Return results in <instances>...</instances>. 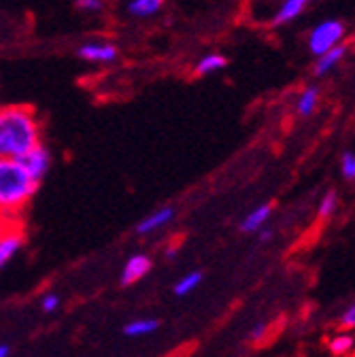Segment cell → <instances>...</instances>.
Returning a JSON list of instances; mask_svg holds the SVG:
<instances>
[{
	"label": "cell",
	"mask_w": 355,
	"mask_h": 357,
	"mask_svg": "<svg viewBox=\"0 0 355 357\" xmlns=\"http://www.w3.org/2000/svg\"><path fill=\"white\" fill-rule=\"evenodd\" d=\"M43 143V130L34 109L24 105L0 107V160H20Z\"/></svg>",
	"instance_id": "6da1fadb"
},
{
	"label": "cell",
	"mask_w": 355,
	"mask_h": 357,
	"mask_svg": "<svg viewBox=\"0 0 355 357\" xmlns=\"http://www.w3.org/2000/svg\"><path fill=\"white\" fill-rule=\"evenodd\" d=\"M38 192V183L17 160H0V219L20 215Z\"/></svg>",
	"instance_id": "7a4b0ae2"
},
{
	"label": "cell",
	"mask_w": 355,
	"mask_h": 357,
	"mask_svg": "<svg viewBox=\"0 0 355 357\" xmlns=\"http://www.w3.org/2000/svg\"><path fill=\"white\" fill-rule=\"evenodd\" d=\"M345 36H347V26L342 20H336V17L324 20L308 32V38H306L308 52L317 58V56L338 47V45H342Z\"/></svg>",
	"instance_id": "3957f363"
},
{
	"label": "cell",
	"mask_w": 355,
	"mask_h": 357,
	"mask_svg": "<svg viewBox=\"0 0 355 357\" xmlns=\"http://www.w3.org/2000/svg\"><path fill=\"white\" fill-rule=\"evenodd\" d=\"M17 162L22 164V168L34 178V181L40 185V181L47 176V172H50V168H52V164H54V158H52L50 147L40 143V145H36L34 149H30L26 155H22Z\"/></svg>",
	"instance_id": "277c9868"
},
{
	"label": "cell",
	"mask_w": 355,
	"mask_h": 357,
	"mask_svg": "<svg viewBox=\"0 0 355 357\" xmlns=\"http://www.w3.org/2000/svg\"><path fill=\"white\" fill-rule=\"evenodd\" d=\"M77 58L90 64H111L119 58V50L109 40H87L77 47Z\"/></svg>",
	"instance_id": "5b68a950"
},
{
	"label": "cell",
	"mask_w": 355,
	"mask_h": 357,
	"mask_svg": "<svg viewBox=\"0 0 355 357\" xmlns=\"http://www.w3.org/2000/svg\"><path fill=\"white\" fill-rule=\"evenodd\" d=\"M151 268H153V261H151L149 255H145V253L132 255V257H128V261L123 264V271H121L119 283H121L123 287L135 285V283L143 281V279L151 273Z\"/></svg>",
	"instance_id": "8992f818"
},
{
	"label": "cell",
	"mask_w": 355,
	"mask_h": 357,
	"mask_svg": "<svg viewBox=\"0 0 355 357\" xmlns=\"http://www.w3.org/2000/svg\"><path fill=\"white\" fill-rule=\"evenodd\" d=\"M24 232L17 228H5L0 232V271L15 259V255L24 249Z\"/></svg>",
	"instance_id": "52a82bcc"
},
{
	"label": "cell",
	"mask_w": 355,
	"mask_h": 357,
	"mask_svg": "<svg viewBox=\"0 0 355 357\" xmlns=\"http://www.w3.org/2000/svg\"><path fill=\"white\" fill-rule=\"evenodd\" d=\"M174 215H176L174 206H160L153 213H149L145 219H141V223L137 226V232L141 236H149V234L162 230L164 226H168V223L174 219Z\"/></svg>",
	"instance_id": "ba28073f"
},
{
	"label": "cell",
	"mask_w": 355,
	"mask_h": 357,
	"mask_svg": "<svg viewBox=\"0 0 355 357\" xmlns=\"http://www.w3.org/2000/svg\"><path fill=\"white\" fill-rule=\"evenodd\" d=\"M273 211H275V204L273 202H266V204H259L255 206L251 213H247V217L241 221V230L245 234H257L262 228L269 226V221L273 217Z\"/></svg>",
	"instance_id": "9c48e42d"
},
{
	"label": "cell",
	"mask_w": 355,
	"mask_h": 357,
	"mask_svg": "<svg viewBox=\"0 0 355 357\" xmlns=\"http://www.w3.org/2000/svg\"><path fill=\"white\" fill-rule=\"evenodd\" d=\"M347 52H349L347 45H338V47H334V50H330V52L317 56V62H315V66H313V75H315V77H326V75H330L336 66H340V62L345 60Z\"/></svg>",
	"instance_id": "30bf717a"
},
{
	"label": "cell",
	"mask_w": 355,
	"mask_h": 357,
	"mask_svg": "<svg viewBox=\"0 0 355 357\" xmlns=\"http://www.w3.org/2000/svg\"><path fill=\"white\" fill-rule=\"evenodd\" d=\"M308 5H310V0H283L281 9H279L277 15L273 17V26L279 28V26L292 24L294 20H298V17L306 11Z\"/></svg>",
	"instance_id": "8fae6325"
},
{
	"label": "cell",
	"mask_w": 355,
	"mask_h": 357,
	"mask_svg": "<svg viewBox=\"0 0 355 357\" xmlns=\"http://www.w3.org/2000/svg\"><path fill=\"white\" fill-rule=\"evenodd\" d=\"M319 100H322V89L317 85L304 87L302 92H300V96H298V100H296V113L300 117H310L317 111Z\"/></svg>",
	"instance_id": "7c38bea8"
},
{
	"label": "cell",
	"mask_w": 355,
	"mask_h": 357,
	"mask_svg": "<svg viewBox=\"0 0 355 357\" xmlns=\"http://www.w3.org/2000/svg\"><path fill=\"white\" fill-rule=\"evenodd\" d=\"M353 349H355V336H353V332L338 330L336 334H332L328 338V351L334 357H351Z\"/></svg>",
	"instance_id": "4fadbf2b"
},
{
	"label": "cell",
	"mask_w": 355,
	"mask_h": 357,
	"mask_svg": "<svg viewBox=\"0 0 355 357\" xmlns=\"http://www.w3.org/2000/svg\"><path fill=\"white\" fill-rule=\"evenodd\" d=\"M226 66H228V58H226V56H221V54H215V52H211V54L202 56V58L196 62V66H194V73H196L198 77H209V75H213V73L224 70Z\"/></svg>",
	"instance_id": "5bb4252c"
},
{
	"label": "cell",
	"mask_w": 355,
	"mask_h": 357,
	"mask_svg": "<svg viewBox=\"0 0 355 357\" xmlns=\"http://www.w3.org/2000/svg\"><path fill=\"white\" fill-rule=\"evenodd\" d=\"M160 328V321L153 317H141V319H132L130 324L123 326V334L128 338H143L153 334Z\"/></svg>",
	"instance_id": "9a60e30c"
},
{
	"label": "cell",
	"mask_w": 355,
	"mask_h": 357,
	"mask_svg": "<svg viewBox=\"0 0 355 357\" xmlns=\"http://www.w3.org/2000/svg\"><path fill=\"white\" fill-rule=\"evenodd\" d=\"M164 7V0H130L128 3V13L132 17H151Z\"/></svg>",
	"instance_id": "2e32d148"
},
{
	"label": "cell",
	"mask_w": 355,
	"mask_h": 357,
	"mask_svg": "<svg viewBox=\"0 0 355 357\" xmlns=\"http://www.w3.org/2000/svg\"><path fill=\"white\" fill-rule=\"evenodd\" d=\"M202 273L200 271H194V273H188V275H183L179 281L174 283V287H172V291H174V296H179V298H183V296H190L192 291H196L198 287H200V283H202Z\"/></svg>",
	"instance_id": "e0dca14e"
},
{
	"label": "cell",
	"mask_w": 355,
	"mask_h": 357,
	"mask_svg": "<svg viewBox=\"0 0 355 357\" xmlns=\"http://www.w3.org/2000/svg\"><path fill=\"white\" fill-rule=\"evenodd\" d=\"M336 208H338V194H336L334 190H328V192L322 196V200H319L317 217H319L322 221H326V219H330V217L336 213Z\"/></svg>",
	"instance_id": "ac0fdd59"
},
{
	"label": "cell",
	"mask_w": 355,
	"mask_h": 357,
	"mask_svg": "<svg viewBox=\"0 0 355 357\" xmlns=\"http://www.w3.org/2000/svg\"><path fill=\"white\" fill-rule=\"evenodd\" d=\"M340 176L349 183L355 181V153L353 151H345L340 155Z\"/></svg>",
	"instance_id": "d6986e66"
},
{
	"label": "cell",
	"mask_w": 355,
	"mask_h": 357,
	"mask_svg": "<svg viewBox=\"0 0 355 357\" xmlns=\"http://www.w3.org/2000/svg\"><path fill=\"white\" fill-rule=\"evenodd\" d=\"M75 9L81 13H103L105 0H75Z\"/></svg>",
	"instance_id": "ffe728a7"
},
{
	"label": "cell",
	"mask_w": 355,
	"mask_h": 357,
	"mask_svg": "<svg viewBox=\"0 0 355 357\" xmlns=\"http://www.w3.org/2000/svg\"><path fill=\"white\" fill-rule=\"evenodd\" d=\"M338 328L342 332H353L355 328V304H349L338 317Z\"/></svg>",
	"instance_id": "44dd1931"
},
{
	"label": "cell",
	"mask_w": 355,
	"mask_h": 357,
	"mask_svg": "<svg viewBox=\"0 0 355 357\" xmlns=\"http://www.w3.org/2000/svg\"><path fill=\"white\" fill-rule=\"evenodd\" d=\"M40 308H43V312H56L58 308H60V296L56 294V291H50V294H45L40 298Z\"/></svg>",
	"instance_id": "7402d4cb"
},
{
	"label": "cell",
	"mask_w": 355,
	"mask_h": 357,
	"mask_svg": "<svg viewBox=\"0 0 355 357\" xmlns=\"http://www.w3.org/2000/svg\"><path fill=\"white\" fill-rule=\"evenodd\" d=\"M266 332H269V326H266V324H257V326L251 328L249 338H251L253 342H257V340H262V338L266 336Z\"/></svg>",
	"instance_id": "603a6c76"
},
{
	"label": "cell",
	"mask_w": 355,
	"mask_h": 357,
	"mask_svg": "<svg viewBox=\"0 0 355 357\" xmlns=\"http://www.w3.org/2000/svg\"><path fill=\"white\" fill-rule=\"evenodd\" d=\"M257 234H259V241H262V243H269V241L273 238V234H275V232H273V228L266 226V228H262Z\"/></svg>",
	"instance_id": "cb8c5ba5"
},
{
	"label": "cell",
	"mask_w": 355,
	"mask_h": 357,
	"mask_svg": "<svg viewBox=\"0 0 355 357\" xmlns=\"http://www.w3.org/2000/svg\"><path fill=\"white\" fill-rule=\"evenodd\" d=\"M0 357H11V347L9 344H0Z\"/></svg>",
	"instance_id": "d4e9b609"
}]
</instances>
